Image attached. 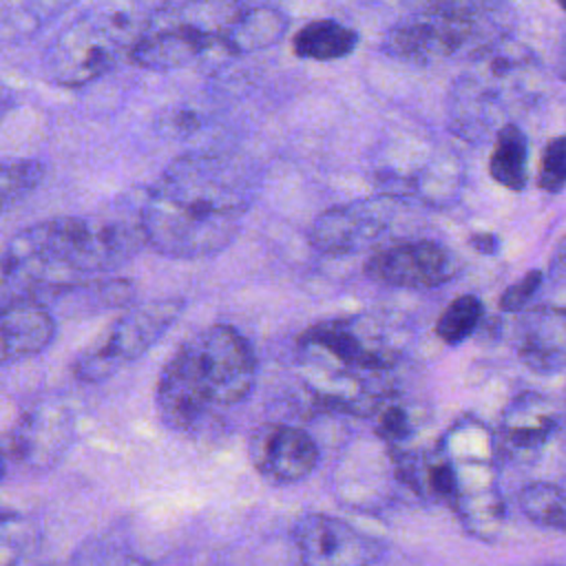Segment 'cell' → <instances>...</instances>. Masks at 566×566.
I'll use <instances>...</instances> for the list:
<instances>
[{"instance_id": "cell-1", "label": "cell", "mask_w": 566, "mask_h": 566, "mask_svg": "<svg viewBox=\"0 0 566 566\" xmlns=\"http://www.w3.org/2000/svg\"><path fill=\"white\" fill-rule=\"evenodd\" d=\"M256 199V175L239 157L188 153L146 188L137 206L146 248L201 259L228 248Z\"/></svg>"}, {"instance_id": "cell-2", "label": "cell", "mask_w": 566, "mask_h": 566, "mask_svg": "<svg viewBox=\"0 0 566 566\" xmlns=\"http://www.w3.org/2000/svg\"><path fill=\"white\" fill-rule=\"evenodd\" d=\"M256 358L232 325H208L166 360L155 391L161 422L177 433H201L252 391Z\"/></svg>"}, {"instance_id": "cell-3", "label": "cell", "mask_w": 566, "mask_h": 566, "mask_svg": "<svg viewBox=\"0 0 566 566\" xmlns=\"http://www.w3.org/2000/svg\"><path fill=\"white\" fill-rule=\"evenodd\" d=\"M537 60L531 49L500 38L469 57L451 86L449 128L469 142L497 133L533 99Z\"/></svg>"}, {"instance_id": "cell-4", "label": "cell", "mask_w": 566, "mask_h": 566, "mask_svg": "<svg viewBox=\"0 0 566 566\" xmlns=\"http://www.w3.org/2000/svg\"><path fill=\"white\" fill-rule=\"evenodd\" d=\"M245 9V0H164L142 24L128 60L148 71L226 60V40Z\"/></svg>"}, {"instance_id": "cell-5", "label": "cell", "mask_w": 566, "mask_h": 566, "mask_svg": "<svg viewBox=\"0 0 566 566\" xmlns=\"http://www.w3.org/2000/svg\"><path fill=\"white\" fill-rule=\"evenodd\" d=\"M497 18L475 2L436 0L396 22L385 35V51L402 62L429 66L473 55L502 35Z\"/></svg>"}, {"instance_id": "cell-6", "label": "cell", "mask_w": 566, "mask_h": 566, "mask_svg": "<svg viewBox=\"0 0 566 566\" xmlns=\"http://www.w3.org/2000/svg\"><path fill=\"white\" fill-rule=\"evenodd\" d=\"M142 24L126 9L95 4L73 18L49 44L42 69L49 82L80 88L108 73L130 53Z\"/></svg>"}, {"instance_id": "cell-7", "label": "cell", "mask_w": 566, "mask_h": 566, "mask_svg": "<svg viewBox=\"0 0 566 566\" xmlns=\"http://www.w3.org/2000/svg\"><path fill=\"white\" fill-rule=\"evenodd\" d=\"M181 312V298H153L128 307L113 321L108 332L73 358V376L82 382L108 380L124 365L142 358L170 329Z\"/></svg>"}, {"instance_id": "cell-8", "label": "cell", "mask_w": 566, "mask_h": 566, "mask_svg": "<svg viewBox=\"0 0 566 566\" xmlns=\"http://www.w3.org/2000/svg\"><path fill=\"white\" fill-rule=\"evenodd\" d=\"M296 566H369L382 546L352 524L323 515H303L294 531Z\"/></svg>"}, {"instance_id": "cell-9", "label": "cell", "mask_w": 566, "mask_h": 566, "mask_svg": "<svg viewBox=\"0 0 566 566\" xmlns=\"http://www.w3.org/2000/svg\"><path fill=\"white\" fill-rule=\"evenodd\" d=\"M369 279L394 287H438L458 272L455 256L436 241H402L378 250L365 265Z\"/></svg>"}, {"instance_id": "cell-10", "label": "cell", "mask_w": 566, "mask_h": 566, "mask_svg": "<svg viewBox=\"0 0 566 566\" xmlns=\"http://www.w3.org/2000/svg\"><path fill=\"white\" fill-rule=\"evenodd\" d=\"M252 467L276 484L307 478L318 462V447L310 433L298 427L268 422L252 431L248 442Z\"/></svg>"}, {"instance_id": "cell-11", "label": "cell", "mask_w": 566, "mask_h": 566, "mask_svg": "<svg viewBox=\"0 0 566 566\" xmlns=\"http://www.w3.org/2000/svg\"><path fill=\"white\" fill-rule=\"evenodd\" d=\"M73 431L71 416L57 405H42L15 418L7 449L31 467H49L66 449Z\"/></svg>"}, {"instance_id": "cell-12", "label": "cell", "mask_w": 566, "mask_h": 566, "mask_svg": "<svg viewBox=\"0 0 566 566\" xmlns=\"http://www.w3.org/2000/svg\"><path fill=\"white\" fill-rule=\"evenodd\" d=\"M55 314L35 298L0 303V365L27 360L55 338Z\"/></svg>"}, {"instance_id": "cell-13", "label": "cell", "mask_w": 566, "mask_h": 566, "mask_svg": "<svg viewBox=\"0 0 566 566\" xmlns=\"http://www.w3.org/2000/svg\"><path fill=\"white\" fill-rule=\"evenodd\" d=\"M385 226L380 208L371 203H347L325 210L310 228V241L327 254H343L374 241Z\"/></svg>"}, {"instance_id": "cell-14", "label": "cell", "mask_w": 566, "mask_h": 566, "mask_svg": "<svg viewBox=\"0 0 566 566\" xmlns=\"http://www.w3.org/2000/svg\"><path fill=\"white\" fill-rule=\"evenodd\" d=\"M287 31V18L283 11L274 7H250L241 13L234 22L228 40L226 51L228 57L254 53L276 44L283 33Z\"/></svg>"}, {"instance_id": "cell-15", "label": "cell", "mask_w": 566, "mask_h": 566, "mask_svg": "<svg viewBox=\"0 0 566 566\" xmlns=\"http://www.w3.org/2000/svg\"><path fill=\"white\" fill-rule=\"evenodd\" d=\"M292 46L305 60H340L358 46V33L336 20H314L294 33Z\"/></svg>"}, {"instance_id": "cell-16", "label": "cell", "mask_w": 566, "mask_h": 566, "mask_svg": "<svg viewBox=\"0 0 566 566\" xmlns=\"http://www.w3.org/2000/svg\"><path fill=\"white\" fill-rule=\"evenodd\" d=\"M526 161H528V142L522 128L513 122L504 124L495 133V144L489 159L491 177L513 190L520 192L526 186Z\"/></svg>"}, {"instance_id": "cell-17", "label": "cell", "mask_w": 566, "mask_h": 566, "mask_svg": "<svg viewBox=\"0 0 566 566\" xmlns=\"http://www.w3.org/2000/svg\"><path fill=\"white\" fill-rule=\"evenodd\" d=\"M301 340L305 345L323 347L327 354H332L338 363H345V365H358V367H367V369L387 365L385 356L369 349L367 345H363V340L356 336V332L352 327H347L345 323L316 325V327L307 329Z\"/></svg>"}, {"instance_id": "cell-18", "label": "cell", "mask_w": 566, "mask_h": 566, "mask_svg": "<svg viewBox=\"0 0 566 566\" xmlns=\"http://www.w3.org/2000/svg\"><path fill=\"white\" fill-rule=\"evenodd\" d=\"M520 506L528 520L544 528L566 531V491L546 484L533 482L520 493Z\"/></svg>"}, {"instance_id": "cell-19", "label": "cell", "mask_w": 566, "mask_h": 566, "mask_svg": "<svg viewBox=\"0 0 566 566\" xmlns=\"http://www.w3.org/2000/svg\"><path fill=\"white\" fill-rule=\"evenodd\" d=\"M46 175V166L38 159H13L0 164V214L33 192Z\"/></svg>"}, {"instance_id": "cell-20", "label": "cell", "mask_w": 566, "mask_h": 566, "mask_svg": "<svg viewBox=\"0 0 566 566\" xmlns=\"http://www.w3.org/2000/svg\"><path fill=\"white\" fill-rule=\"evenodd\" d=\"M480 318H482V303L471 294L458 296L440 314V318L436 323V334L444 343L458 345V343H462L464 338H469L473 334Z\"/></svg>"}, {"instance_id": "cell-21", "label": "cell", "mask_w": 566, "mask_h": 566, "mask_svg": "<svg viewBox=\"0 0 566 566\" xmlns=\"http://www.w3.org/2000/svg\"><path fill=\"white\" fill-rule=\"evenodd\" d=\"M75 566H150L144 555L113 537L91 539L75 555Z\"/></svg>"}, {"instance_id": "cell-22", "label": "cell", "mask_w": 566, "mask_h": 566, "mask_svg": "<svg viewBox=\"0 0 566 566\" xmlns=\"http://www.w3.org/2000/svg\"><path fill=\"white\" fill-rule=\"evenodd\" d=\"M555 422L546 413H531L528 409H520L517 413L509 416L504 427V438L515 449H537L548 433L553 431Z\"/></svg>"}, {"instance_id": "cell-23", "label": "cell", "mask_w": 566, "mask_h": 566, "mask_svg": "<svg viewBox=\"0 0 566 566\" xmlns=\"http://www.w3.org/2000/svg\"><path fill=\"white\" fill-rule=\"evenodd\" d=\"M537 186L546 192H559L566 186V135L553 137L544 146Z\"/></svg>"}, {"instance_id": "cell-24", "label": "cell", "mask_w": 566, "mask_h": 566, "mask_svg": "<svg viewBox=\"0 0 566 566\" xmlns=\"http://www.w3.org/2000/svg\"><path fill=\"white\" fill-rule=\"evenodd\" d=\"M539 283H542V272L531 270L517 283H513L511 287L504 290V294L500 296V310H504V312L522 310L533 298V294L537 292Z\"/></svg>"}, {"instance_id": "cell-25", "label": "cell", "mask_w": 566, "mask_h": 566, "mask_svg": "<svg viewBox=\"0 0 566 566\" xmlns=\"http://www.w3.org/2000/svg\"><path fill=\"white\" fill-rule=\"evenodd\" d=\"M20 562L18 517L0 509V566H15Z\"/></svg>"}, {"instance_id": "cell-26", "label": "cell", "mask_w": 566, "mask_h": 566, "mask_svg": "<svg viewBox=\"0 0 566 566\" xmlns=\"http://www.w3.org/2000/svg\"><path fill=\"white\" fill-rule=\"evenodd\" d=\"M380 431L385 438L389 440H400L407 436L409 431V420L405 416L402 409L398 407H389L382 416H380Z\"/></svg>"}, {"instance_id": "cell-27", "label": "cell", "mask_w": 566, "mask_h": 566, "mask_svg": "<svg viewBox=\"0 0 566 566\" xmlns=\"http://www.w3.org/2000/svg\"><path fill=\"white\" fill-rule=\"evenodd\" d=\"M471 245L475 252L480 254H493L497 250V237L495 234H489V232H478V234H471Z\"/></svg>"}, {"instance_id": "cell-28", "label": "cell", "mask_w": 566, "mask_h": 566, "mask_svg": "<svg viewBox=\"0 0 566 566\" xmlns=\"http://www.w3.org/2000/svg\"><path fill=\"white\" fill-rule=\"evenodd\" d=\"M551 270L557 272V270H566V237L562 239V243L557 245L553 259H551Z\"/></svg>"}, {"instance_id": "cell-29", "label": "cell", "mask_w": 566, "mask_h": 566, "mask_svg": "<svg viewBox=\"0 0 566 566\" xmlns=\"http://www.w3.org/2000/svg\"><path fill=\"white\" fill-rule=\"evenodd\" d=\"M559 69H562V77L566 80V42H564V49H562V64H559Z\"/></svg>"}, {"instance_id": "cell-30", "label": "cell", "mask_w": 566, "mask_h": 566, "mask_svg": "<svg viewBox=\"0 0 566 566\" xmlns=\"http://www.w3.org/2000/svg\"><path fill=\"white\" fill-rule=\"evenodd\" d=\"M557 4H559L564 11H566V0H557Z\"/></svg>"}]
</instances>
